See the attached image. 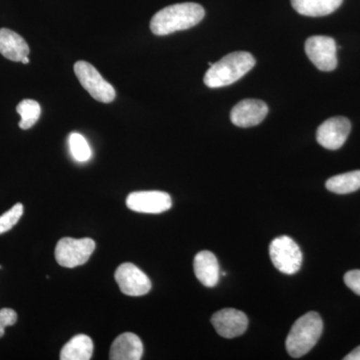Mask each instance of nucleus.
Masks as SVG:
<instances>
[{"mask_svg":"<svg viewBox=\"0 0 360 360\" xmlns=\"http://www.w3.org/2000/svg\"><path fill=\"white\" fill-rule=\"evenodd\" d=\"M94 250V239L63 238L56 245L54 257L61 266L75 269L86 264Z\"/></svg>","mask_w":360,"mask_h":360,"instance_id":"nucleus-5","label":"nucleus"},{"mask_svg":"<svg viewBox=\"0 0 360 360\" xmlns=\"http://www.w3.org/2000/svg\"><path fill=\"white\" fill-rule=\"evenodd\" d=\"M21 63H22L23 65H27V63H30V58H28V56H25V58L21 60Z\"/></svg>","mask_w":360,"mask_h":360,"instance_id":"nucleus-26","label":"nucleus"},{"mask_svg":"<svg viewBox=\"0 0 360 360\" xmlns=\"http://www.w3.org/2000/svg\"><path fill=\"white\" fill-rule=\"evenodd\" d=\"M143 355V345L141 338L132 333H124L118 336L111 345V360H139Z\"/></svg>","mask_w":360,"mask_h":360,"instance_id":"nucleus-13","label":"nucleus"},{"mask_svg":"<svg viewBox=\"0 0 360 360\" xmlns=\"http://www.w3.org/2000/svg\"><path fill=\"white\" fill-rule=\"evenodd\" d=\"M343 0H291L296 13L310 18H321L335 13Z\"/></svg>","mask_w":360,"mask_h":360,"instance_id":"nucleus-16","label":"nucleus"},{"mask_svg":"<svg viewBox=\"0 0 360 360\" xmlns=\"http://www.w3.org/2000/svg\"><path fill=\"white\" fill-rule=\"evenodd\" d=\"M23 214V205L21 203H16L11 210L4 213L0 217V234L6 233L18 224V220Z\"/></svg>","mask_w":360,"mask_h":360,"instance_id":"nucleus-21","label":"nucleus"},{"mask_svg":"<svg viewBox=\"0 0 360 360\" xmlns=\"http://www.w3.org/2000/svg\"><path fill=\"white\" fill-rule=\"evenodd\" d=\"M305 53L319 70L333 71L338 66V46L333 37L314 35L305 42Z\"/></svg>","mask_w":360,"mask_h":360,"instance_id":"nucleus-7","label":"nucleus"},{"mask_svg":"<svg viewBox=\"0 0 360 360\" xmlns=\"http://www.w3.org/2000/svg\"><path fill=\"white\" fill-rule=\"evenodd\" d=\"M127 205L132 212L158 214L170 210L172 201L169 194L162 191H137L127 196Z\"/></svg>","mask_w":360,"mask_h":360,"instance_id":"nucleus-10","label":"nucleus"},{"mask_svg":"<svg viewBox=\"0 0 360 360\" xmlns=\"http://www.w3.org/2000/svg\"><path fill=\"white\" fill-rule=\"evenodd\" d=\"M212 323L217 333L224 338H234L245 333L248 319L240 310L224 309L213 314Z\"/></svg>","mask_w":360,"mask_h":360,"instance_id":"nucleus-12","label":"nucleus"},{"mask_svg":"<svg viewBox=\"0 0 360 360\" xmlns=\"http://www.w3.org/2000/svg\"><path fill=\"white\" fill-rule=\"evenodd\" d=\"M345 283L349 290L360 295V269L348 271L345 276Z\"/></svg>","mask_w":360,"mask_h":360,"instance_id":"nucleus-22","label":"nucleus"},{"mask_svg":"<svg viewBox=\"0 0 360 360\" xmlns=\"http://www.w3.org/2000/svg\"><path fill=\"white\" fill-rule=\"evenodd\" d=\"M205 15V8L194 2L174 4L155 14L151 18L150 30L160 37L172 34L198 25Z\"/></svg>","mask_w":360,"mask_h":360,"instance_id":"nucleus-1","label":"nucleus"},{"mask_svg":"<svg viewBox=\"0 0 360 360\" xmlns=\"http://www.w3.org/2000/svg\"><path fill=\"white\" fill-rule=\"evenodd\" d=\"M194 274L198 281L207 288H213L219 281V264L212 251L203 250L194 257Z\"/></svg>","mask_w":360,"mask_h":360,"instance_id":"nucleus-14","label":"nucleus"},{"mask_svg":"<svg viewBox=\"0 0 360 360\" xmlns=\"http://www.w3.org/2000/svg\"><path fill=\"white\" fill-rule=\"evenodd\" d=\"M350 130L352 123L347 117L336 116L329 118L317 129V142L322 148L336 150L345 143Z\"/></svg>","mask_w":360,"mask_h":360,"instance_id":"nucleus-9","label":"nucleus"},{"mask_svg":"<svg viewBox=\"0 0 360 360\" xmlns=\"http://www.w3.org/2000/svg\"><path fill=\"white\" fill-rule=\"evenodd\" d=\"M94 354V342L89 336L75 335L63 347L61 360H89Z\"/></svg>","mask_w":360,"mask_h":360,"instance_id":"nucleus-17","label":"nucleus"},{"mask_svg":"<svg viewBox=\"0 0 360 360\" xmlns=\"http://www.w3.org/2000/svg\"><path fill=\"white\" fill-rule=\"evenodd\" d=\"M115 281L120 290L129 296L148 295L151 290V281L148 276L134 264H123L115 271Z\"/></svg>","mask_w":360,"mask_h":360,"instance_id":"nucleus-8","label":"nucleus"},{"mask_svg":"<svg viewBox=\"0 0 360 360\" xmlns=\"http://www.w3.org/2000/svg\"><path fill=\"white\" fill-rule=\"evenodd\" d=\"M16 111L21 117L18 125L21 129L26 130L32 129L39 120L41 108L37 101H32V99H25L18 104Z\"/></svg>","mask_w":360,"mask_h":360,"instance_id":"nucleus-19","label":"nucleus"},{"mask_svg":"<svg viewBox=\"0 0 360 360\" xmlns=\"http://www.w3.org/2000/svg\"><path fill=\"white\" fill-rule=\"evenodd\" d=\"M70 148L73 158L79 162H86L91 158V149L89 142L82 134L77 132L70 134Z\"/></svg>","mask_w":360,"mask_h":360,"instance_id":"nucleus-20","label":"nucleus"},{"mask_svg":"<svg viewBox=\"0 0 360 360\" xmlns=\"http://www.w3.org/2000/svg\"><path fill=\"white\" fill-rule=\"evenodd\" d=\"M255 65V58L246 51L227 54L206 71L203 82L210 89H219L238 82Z\"/></svg>","mask_w":360,"mask_h":360,"instance_id":"nucleus-2","label":"nucleus"},{"mask_svg":"<svg viewBox=\"0 0 360 360\" xmlns=\"http://www.w3.org/2000/svg\"><path fill=\"white\" fill-rule=\"evenodd\" d=\"M269 113V108L264 101L248 98L239 101L231 113V120L238 127H252L264 122Z\"/></svg>","mask_w":360,"mask_h":360,"instance_id":"nucleus-11","label":"nucleus"},{"mask_svg":"<svg viewBox=\"0 0 360 360\" xmlns=\"http://www.w3.org/2000/svg\"><path fill=\"white\" fill-rule=\"evenodd\" d=\"M18 321V314L11 309H0V322L4 328L13 326Z\"/></svg>","mask_w":360,"mask_h":360,"instance_id":"nucleus-23","label":"nucleus"},{"mask_svg":"<svg viewBox=\"0 0 360 360\" xmlns=\"http://www.w3.org/2000/svg\"><path fill=\"white\" fill-rule=\"evenodd\" d=\"M4 333H6V328L2 326L1 322H0V338L4 335Z\"/></svg>","mask_w":360,"mask_h":360,"instance_id":"nucleus-25","label":"nucleus"},{"mask_svg":"<svg viewBox=\"0 0 360 360\" xmlns=\"http://www.w3.org/2000/svg\"><path fill=\"white\" fill-rule=\"evenodd\" d=\"M269 255L274 266L288 276L295 274L302 267V250L290 236L274 238L269 245Z\"/></svg>","mask_w":360,"mask_h":360,"instance_id":"nucleus-4","label":"nucleus"},{"mask_svg":"<svg viewBox=\"0 0 360 360\" xmlns=\"http://www.w3.org/2000/svg\"><path fill=\"white\" fill-rule=\"evenodd\" d=\"M326 188L336 194L354 193L360 188V170L335 175L328 179Z\"/></svg>","mask_w":360,"mask_h":360,"instance_id":"nucleus-18","label":"nucleus"},{"mask_svg":"<svg viewBox=\"0 0 360 360\" xmlns=\"http://www.w3.org/2000/svg\"><path fill=\"white\" fill-rule=\"evenodd\" d=\"M345 360H360V347L355 348L345 357Z\"/></svg>","mask_w":360,"mask_h":360,"instance_id":"nucleus-24","label":"nucleus"},{"mask_svg":"<svg viewBox=\"0 0 360 360\" xmlns=\"http://www.w3.org/2000/svg\"><path fill=\"white\" fill-rule=\"evenodd\" d=\"M30 52V46L20 34L7 28L0 30V53L4 58L21 63Z\"/></svg>","mask_w":360,"mask_h":360,"instance_id":"nucleus-15","label":"nucleus"},{"mask_svg":"<svg viewBox=\"0 0 360 360\" xmlns=\"http://www.w3.org/2000/svg\"><path fill=\"white\" fill-rule=\"evenodd\" d=\"M75 73L80 84L97 101L110 103L115 101V90L110 82H106L94 66L86 61H77L75 65Z\"/></svg>","mask_w":360,"mask_h":360,"instance_id":"nucleus-6","label":"nucleus"},{"mask_svg":"<svg viewBox=\"0 0 360 360\" xmlns=\"http://www.w3.org/2000/svg\"><path fill=\"white\" fill-rule=\"evenodd\" d=\"M323 330V322L317 312L310 311L297 319L286 338V350L290 356L300 359L314 347Z\"/></svg>","mask_w":360,"mask_h":360,"instance_id":"nucleus-3","label":"nucleus"}]
</instances>
